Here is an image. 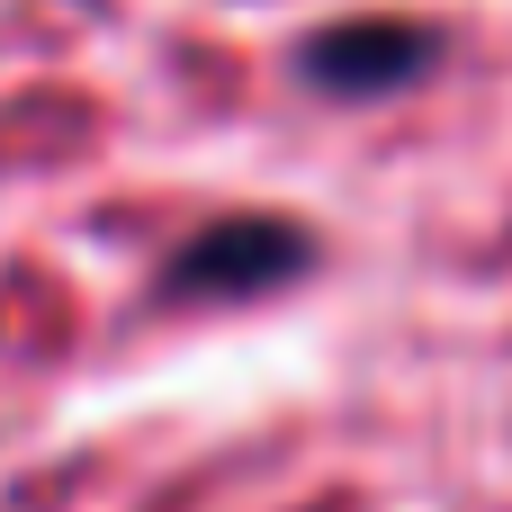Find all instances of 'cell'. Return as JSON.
<instances>
[{
  "label": "cell",
  "instance_id": "2",
  "mask_svg": "<svg viewBox=\"0 0 512 512\" xmlns=\"http://www.w3.org/2000/svg\"><path fill=\"white\" fill-rule=\"evenodd\" d=\"M441 63V36L423 18H342V27H315L297 45V72L315 90H342V99H378V90H405Z\"/></svg>",
  "mask_w": 512,
  "mask_h": 512
},
{
  "label": "cell",
  "instance_id": "1",
  "mask_svg": "<svg viewBox=\"0 0 512 512\" xmlns=\"http://www.w3.org/2000/svg\"><path fill=\"white\" fill-rule=\"evenodd\" d=\"M306 252H315V243H306V225H288V216H225V225H207V234H189V243L171 252L162 288H171V297H261V288L297 279Z\"/></svg>",
  "mask_w": 512,
  "mask_h": 512
}]
</instances>
